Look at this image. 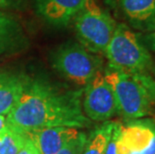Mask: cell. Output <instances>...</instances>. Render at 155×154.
Here are the masks:
<instances>
[{"mask_svg":"<svg viewBox=\"0 0 155 154\" xmlns=\"http://www.w3.org/2000/svg\"><path fill=\"white\" fill-rule=\"evenodd\" d=\"M133 28L141 32L155 30V0H106Z\"/></svg>","mask_w":155,"mask_h":154,"instance_id":"8","label":"cell"},{"mask_svg":"<svg viewBox=\"0 0 155 154\" xmlns=\"http://www.w3.org/2000/svg\"><path fill=\"white\" fill-rule=\"evenodd\" d=\"M141 37L148 50L155 53V30L141 34Z\"/></svg>","mask_w":155,"mask_h":154,"instance_id":"17","label":"cell"},{"mask_svg":"<svg viewBox=\"0 0 155 154\" xmlns=\"http://www.w3.org/2000/svg\"><path fill=\"white\" fill-rule=\"evenodd\" d=\"M151 73L154 74V78H155V64H153V68H152V71H151Z\"/></svg>","mask_w":155,"mask_h":154,"instance_id":"21","label":"cell"},{"mask_svg":"<svg viewBox=\"0 0 155 154\" xmlns=\"http://www.w3.org/2000/svg\"><path fill=\"white\" fill-rule=\"evenodd\" d=\"M88 135L83 131H79L76 136L69 141L59 150L57 154H82L85 144L87 142Z\"/></svg>","mask_w":155,"mask_h":154,"instance_id":"15","label":"cell"},{"mask_svg":"<svg viewBox=\"0 0 155 154\" xmlns=\"http://www.w3.org/2000/svg\"><path fill=\"white\" fill-rule=\"evenodd\" d=\"M82 95L83 89H67L40 78H29L6 118L9 126L23 134L56 126L88 128L92 121L82 109Z\"/></svg>","mask_w":155,"mask_h":154,"instance_id":"1","label":"cell"},{"mask_svg":"<svg viewBox=\"0 0 155 154\" xmlns=\"http://www.w3.org/2000/svg\"><path fill=\"white\" fill-rule=\"evenodd\" d=\"M51 63L58 73L79 86H86L98 71L103 70L100 55L88 51L79 42L59 46L52 54Z\"/></svg>","mask_w":155,"mask_h":154,"instance_id":"5","label":"cell"},{"mask_svg":"<svg viewBox=\"0 0 155 154\" xmlns=\"http://www.w3.org/2000/svg\"><path fill=\"white\" fill-rule=\"evenodd\" d=\"M82 109L89 119L96 122L110 121L118 114L114 93L103 70L98 71L83 89Z\"/></svg>","mask_w":155,"mask_h":154,"instance_id":"6","label":"cell"},{"mask_svg":"<svg viewBox=\"0 0 155 154\" xmlns=\"http://www.w3.org/2000/svg\"><path fill=\"white\" fill-rule=\"evenodd\" d=\"M153 117H154V119H155V115H154V116H153Z\"/></svg>","mask_w":155,"mask_h":154,"instance_id":"22","label":"cell"},{"mask_svg":"<svg viewBox=\"0 0 155 154\" xmlns=\"http://www.w3.org/2000/svg\"><path fill=\"white\" fill-rule=\"evenodd\" d=\"M118 134V154H155L154 117L126 121Z\"/></svg>","mask_w":155,"mask_h":154,"instance_id":"7","label":"cell"},{"mask_svg":"<svg viewBox=\"0 0 155 154\" xmlns=\"http://www.w3.org/2000/svg\"><path fill=\"white\" fill-rule=\"evenodd\" d=\"M8 126H9V124H8L6 116L0 115V132H1L2 130H4L5 128H7Z\"/></svg>","mask_w":155,"mask_h":154,"instance_id":"19","label":"cell"},{"mask_svg":"<svg viewBox=\"0 0 155 154\" xmlns=\"http://www.w3.org/2000/svg\"><path fill=\"white\" fill-rule=\"evenodd\" d=\"M104 55L107 67L126 73H151L154 64L141 33L124 23L117 24Z\"/></svg>","mask_w":155,"mask_h":154,"instance_id":"3","label":"cell"},{"mask_svg":"<svg viewBox=\"0 0 155 154\" xmlns=\"http://www.w3.org/2000/svg\"><path fill=\"white\" fill-rule=\"evenodd\" d=\"M84 3L85 0H34L37 14L55 27H66Z\"/></svg>","mask_w":155,"mask_h":154,"instance_id":"9","label":"cell"},{"mask_svg":"<svg viewBox=\"0 0 155 154\" xmlns=\"http://www.w3.org/2000/svg\"><path fill=\"white\" fill-rule=\"evenodd\" d=\"M79 131L74 127L56 126L31 130L24 133V135L33 142L40 154H57Z\"/></svg>","mask_w":155,"mask_h":154,"instance_id":"10","label":"cell"},{"mask_svg":"<svg viewBox=\"0 0 155 154\" xmlns=\"http://www.w3.org/2000/svg\"><path fill=\"white\" fill-rule=\"evenodd\" d=\"M23 42V30L13 16L0 11V56L15 50Z\"/></svg>","mask_w":155,"mask_h":154,"instance_id":"12","label":"cell"},{"mask_svg":"<svg viewBox=\"0 0 155 154\" xmlns=\"http://www.w3.org/2000/svg\"><path fill=\"white\" fill-rule=\"evenodd\" d=\"M18 0H0V8L1 7H8L13 4H15Z\"/></svg>","mask_w":155,"mask_h":154,"instance_id":"20","label":"cell"},{"mask_svg":"<svg viewBox=\"0 0 155 154\" xmlns=\"http://www.w3.org/2000/svg\"><path fill=\"white\" fill-rule=\"evenodd\" d=\"M117 23L109 12L101 8L96 0H85L74 18L77 38L82 46L94 54H104Z\"/></svg>","mask_w":155,"mask_h":154,"instance_id":"4","label":"cell"},{"mask_svg":"<svg viewBox=\"0 0 155 154\" xmlns=\"http://www.w3.org/2000/svg\"><path fill=\"white\" fill-rule=\"evenodd\" d=\"M103 73L114 93L117 112L125 121L155 115V78L151 73H126L109 67Z\"/></svg>","mask_w":155,"mask_h":154,"instance_id":"2","label":"cell"},{"mask_svg":"<svg viewBox=\"0 0 155 154\" xmlns=\"http://www.w3.org/2000/svg\"><path fill=\"white\" fill-rule=\"evenodd\" d=\"M26 139L23 133L8 126L0 132V154H17Z\"/></svg>","mask_w":155,"mask_h":154,"instance_id":"14","label":"cell"},{"mask_svg":"<svg viewBox=\"0 0 155 154\" xmlns=\"http://www.w3.org/2000/svg\"><path fill=\"white\" fill-rule=\"evenodd\" d=\"M29 77L22 73L0 72V115H8L18 102Z\"/></svg>","mask_w":155,"mask_h":154,"instance_id":"11","label":"cell"},{"mask_svg":"<svg viewBox=\"0 0 155 154\" xmlns=\"http://www.w3.org/2000/svg\"><path fill=\"white\" fill-rule=\"evenodd\" d=\"M114 122L106 121L102 122L88 135L87 142L85 144L82 154H105L106 146L109 140Z\"/></svg>","mask_w":155,"mask_h":154,"instance_id":"13","label":"cell"},{"mask_svg":"<svg viewBox=\"0 0 155 154\" xmlns=\"http://www.w3.org/2000/svg\"><path fill=\"white\" fill-rule=\"evenodd\" d=\"M17 154H40V152L37 149V147L33 144V142L27 138L24 145L22 146V148L19 150Z\"/></svg>","mask_w":155,"mask_h":154,"instance_id":"18","label":"cell"},{"mask_svg":"<svg viewBox=\"0 0 155 154\" xmlns=\"http://www.w3.org/2000/svg\"><path fill=\"white\" fill-rule=\"evenodd\" d=\"M120 126H121V123L114 122L111 136H110L109 140H108L106 150H105V154H118L117 141H118V134H119Z\"/></svg>","mask_w":155,"mask_h":154,"instance_id":"16","label":"cell"}]
</instances>
